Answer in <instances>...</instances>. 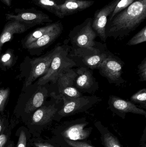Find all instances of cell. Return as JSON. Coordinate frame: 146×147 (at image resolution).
<instances>
[{"mask_svg":"<svg viewBox=\"0 0 146 147\" xmlns=\"http://www.w3.org/2000/svg\"><path fill=\"white\" fill-rule=\"evenodd\" d=\"M146 18V0H136L108 20L105 29L107 38L122 39L136 29Z\"/></svg>","mask_w":146,"mask_h":147,"instance_id":"1","label":"cell"},{"mask_svg":"<svg viewBox=\"0 0 146 147\" xmlns=\"http://www.w3.org/2000/svg\"><path fill=\"white\" fill-rule=\"evenodd\" d=\"M110 53L106 44L97 42L92 47L70 48L69 57L74 62L76 66L93 70L97 69Z\"/></svg>","mask_w":146,"mask_h":147,"instance_id":"2","label":"cell"},{"mask_svg":"<svg viewBox=\"0 0 146 147\" xmlns=\"http://www.w3.org/2000/svg\"><path fill=\"white\" fill-rule=\"evenodd\" d=\"M69 40H66L62 45L57 46V49L52 59L47 73L40 78L37 82L39 85L49 82L55 83L63 72L76 66V64L69 57L71 46L68 45Z\"/></svg>","mask_w":146,"mask_h":147,"instance_id":"3","label":"cell"},{"mask_svg":"<svg viewBox=\"0 0 146 147\" xmlns=\"http://www.w3.org/2000/svg\"><path fill=\"white\" fill-rule=\"evenodd\" d=\"M58 99L63 102V105L58 110L53 120L60 121L62 118L84 112L91 108L102 99L97 96H83L79 98H69L59 94Z\"/></svg>","mask_w":146,"mask_h":147,"instance_id":"4","label":"cell"},{"mask_svg":"<svg viewBox=\"0 0 146 147\" xmlns=\"http://www.w3.org/2000/svg\"><path fill=\"white\" fill-rule=\"evenodd\" d=\"M92 21L93 18H87L70 30L68 40L72 45L71 49L92 47L96 45L97 41L94 40L97 35L92 28Z\"/></svg>","mask_w":146,"mask_h":147,"instance_id":"5","label":"cell"},{"mask_svg":"<svg viewBox=\"0 0 146 147\" xmlns=\"http://www.w3.org/2000/svg\"><path fill=\"white\" fill-rule=\"evenodd\" d=\"M89 124L85 118L65 121L58 127L57 134L63 139L73 141L87 140L91 134L92 127L86 128Z\"/></svg>","mask_w":146,"mask_h":147,"instance_id":"6","label":"cell"},{"mask_svg":"<svg viewBox=\"0 0 146 147\" xmlns=\"http://www.w3.org/2000/svg\"><path fill=\"white\" fill-rule=\"evenodd\" d=\"M124 63L111 52L98 66L97 69L103 77L107 79L110 84L119 86L124 83L122 77Z\"/></svg>","mask_w":146,"mask_h":147,"instance_id":"7","label":"cell"},{"mask_svg":"<svg viewBox=\"0 0 146 147\" xmlns=\"http://www.w3.org/2000/svg\"><path fill=\"white\" fill-rule=\"evenodd\" d=\"M7 20L19 21L36 26L44 23H51L48 15L36 9H15L14 13L5 14Z\"/></svg>","mask_w":146,"mask_h":147,"instance_id":"8","label":"cell"},{"mask_svg":"<svg viewBox=\"0 0 146 147\" xmlns=\"http://www.w3.org/2000/svg\"><path fill=\"white\" fill-rule=\"evenodd\" d=\"M120 0H114L100 9H98L93 18L92 28L97 35L105 43L107 37L105 33L106 26L109 16L112 13Z\"/></svg>","mask_w":146,"mask_h":147,"instance_id":"9","label":"cell"},{"mask_svg":"<svg viewBox=\"0 0 146 147\" xmlns=\"http://www.w3.org/2000/svg\"><path fill=\"white\" fill-rule=\"evenodd\" d=\"M109 108L113 113L124 119L127 113H131L146 116L145 111L138 108L131 101H127L115 96H110L108 101Z\"/></svg>","mask_w":146,"mask_h":147,"instance_id":"10","label":"cell"},{"mask_svg":"<svg viewBox=\"0 0 146 147\" xmlns=\"http://www.w3.org/2000/svg\"><path fill=\"white\" fill-rule=\"evenodd\" d=\"M77 76L74 86L81 92L91 93L99 89V84L93 76L92 70L83 67H79L75 70Z\"/></svg>","mask_w":146,"mask_h":147,"instance_id":"11","label":"cell"},{"mask_svg":"<svg viewBox=\"0 0 146 147\" xmlns=\"http://www.w3.org/2000/svg\"><path fill=\"white\" fill-rule=\"evenodd\" d=\"M57 49V46L44 57L35 59L31 61V69L26 82V87L29 86L37 78L47 73Z\"/></svg>","mask_w":146,"mask_h":147,"instance_id":"12","label":"cell"},{"mask_svg":"<svg viewBox=\"0 0 146 147\" xmlns=\"http://www.w3.org/2000/svg\"><path fill=\"white\" fill-rule=\"evenodd\" d=\"M94 3V1L87 0H66L64 3L58 4L57 16L62 19L90 7Z\"/></svg>","mask_w":146,"mask_h":147,"instance_id":"13","label":"cell"},{"mask_svg":"<svg viewBox=\"0 0 146 147\" xmlns=\"http://www.w3.org/2000/svg\"><path fill=\"white\" fill-rule=\"evenodd\" d=\"M34 26L20 22L9 21L0 34V52L3 45L9 41L14 34L23 33Z\"/></svg>","mask_w":146,"mask_h":147,"instance_id":"14","label":"cell"},{"mask_svg":"<svg viewBox=\"0 0 146 147\" xmlns=\"http://www.w3.org/2000/svg\"><path fill=\"white\" fill-rule=\"evenodd\" d=\"M58 110L59 109L55 105L41 107L33 113L32 123L34 125H43L49 123L53 120Z\"/></svg>","mask_w":146,"mask_h":147,"instance_id":"15","label":"cell"},{"mask_svg":"<svg viewBox=\"0 0 146 147\" xmlns=\"http://www.w3.org/2000/svg\"><path fill=\"white\" fill-rule=\"evenodd\" d=\"M63 26L60 22L54 29L44 34L41 38L26 47L28 49H33L46 46L53 42L61 34L63 31Z\"/></svg>","mask_w":146,"mask_h":147,"instance_id":"16","label":"cell"},{"mask_svg":"<svg viewBox=\"0 0 146 147\" xmlns=\"http://www.w3.org/2000/svg\"><path fill=\"white\" fill-rule=\"evenodd\" d=\"M94 125L100 133L102 145L104 147H123L117 137L100 121L96 122Z\"/></svg>","mask_w":146,"mask_h":147,"instance_id":"17","label":"cell"},{"mask_svg":"<svg viewBox=\"0 0 146 147\" xmlns=\"http://www.w3.org/2000/svg\"><path fill=\"white\" fill-rule=\"evenodd\" d=\"M60 22H57L39 28L30 33L26 38L24 42L25 47L36 41L46 33L54 29L57 26H58Z\"/></svg>","mask_w":146,"mask_h":147,"instance_id":"18","label":"cell"},{"mask_svg":"<svg viewBox=\"0 0 146 147\" xmlns=\"http://www.w3.org/2000/svg\"><path fill=\"white\" fill-rule=\"evenodd\" d=\"M77 74L75 70L70 69L63 72L57 80L59 92L64 88L74 86Z\"/></svg>","mask_w":146,"mask_h":147,"instance_id":"19","label":"cell"},{"mask_svg":"<svg viewBox=\"0 0 146 147\" xmlns=\"http://www.w3.org/2000/svg\"><path fill=\"white\" fill-rule=\"evenodd\" d=\"M45 98L44 94L41 92H37L33 95L26 104L25 111L30 113L42 106Z\"/></svg>","mask_w":146,"mask_h":147,"instance_id":"20","label":"cell"},{"mask_svg":"<svg viewBox=\"0 0 146 147\" xmlns=\"http://www.w3.org/2000/svg\"><path fill=\"white\" fill-rule=\"evenodd\" d=\"M34 4L57 16L58 4L55 0H33Z\"/></svg>","mask_w":146,"mask_h":147,"instance_id":"21","label":"cell"},{"mask_svg":"<svg viewBox=\"0 0 146 147\" xmlns=\"http://www.w3.org/2000/svg\"><path fill=\"white\" fill-rule=\"evenodd\" d=\"M131 102L134 104H139L144 109H146V89H141L132 95Z\"/></svg>","mask_w":146,"mask_h":147,"instance_id":"22","label":"cell"},{"mask_svg":"<svg viewBox=\"0 0 146 147\" xmlns=\"http://www.w3.org/2000/svg\"><path fill=\"white\" fill-rule=\"evenodd\" d=\"M146 41V26H145L139 32L134 35L127 43L129 46L136 45Z\"/></svg>","mask_w":146,"mask_h":147,"instance_id":"23","label":"cell"},{"mask_svg":"<svg viewBox=\"0 0 146 147\" xmlns=\"http://www.w3.org/2000/svg\"><path fill=\"white\" fill-rule=\"evenodd\" d=\"M135 1L136 0H120L117 4L114 11L109 16L108 20H111L117 14L128 7Z\"/></svg>","mask_w":146,"mask_h":147,"instance_id":"24","label":"cell"},{"mask_svg":"<svg viewBox=\"0 0 146 147\" xmlns=\"http://www.w3.org/2000/svg\"><path fill=\"white\" fill-rule=\"evenodd\" d=\"M60 94L69 98H79L82 96L81 92L79 91L74 86L64 88L60 92Z\"/></svg>","mask_w":146,"mask_h":147,"instance_id":"25","label":"cell"},{"mask_svg":"<svg viewBox=\"0 0 146 147\" xmlns=\"http://www.w3.org/2000/svg\"><path fill=\"white\" fill-rule=\"evenodd\" d=\"M6 127L3 132L0 134V147H5L9 140L11 134V129Z\"/></svg>","mask_w":146,"mask_h":147,"instance_id":"26","label":"cell"},{"mask_svg":"<svg viewBox=\"0 0 146 147\" xmlns=\"http://www.w3.org/2000/svg\"><path fill=\"white\" fill-rule=\"evenodd\" d=\"M1 63L4 66L10 67L13 64V57L12 53L9 51H7L0 58Z\"/></svg>","mask_w":146,"mask_h":147,"instance_id":"27","label":"cell"},{"mask_svg":"<svg viewBox=\"0 0 146 147\" xmlns=\"http://www.w3.org/2000/svg\"><path fill=\"white\" fill-rule=\"evenodd\" d=\"M9 88L0 90V113L4 109V106L9 95Z\"/></svg>","mask_w":146,"mask_h":147,"instance_id":"28","label":"cell"},{"mask_svg":"<svg viewBox=\"0 0 146 147\" xmlns=\"http://www.w3.org/2000/svg\"><path fill=\"white\" fill-rule=\"evenodd\" d=\"M138 72L140 77V81H146V57L138 66Z\"/></svg>","mask_w":146,"mask_h":147,"instance_id":"29","label":"cell"},{"mask_svg":"<svg viewBox=\"0 0 146 147\" xmlns=\"http://www.w3.org/2000/svg\"><path fill=\"white\" fill-rule=\"evenodd\" d=\"M63 141L70 147H94L85 142L70 140L67 139H63Z\"/></svg>","mask_w":146,"mask_h":147,"instance_id":"30","label":"cell"},{"mask_svg":"<svg viewBox=\"0 0 146 147\" xmlns=\"http://www.w3.org/2000/svg\"><path fill=\"white\" fill-rule=\"evenodd\" d=\"M27 136L25 131L20 130L16 147H26Z\"/></svg>","mask_w":146,"mask_h":147,"instance_id":"31","label":"cell"},{"mask_svg":"<svg viewBox=\"0 0 146 147\" xmlns=\"http://www.w3.org/2000/svg\"><path fill=\"white\" fill-rule=\"evenodd\" d=\"M35 147H55L47 142H35L33 143Z\"/></svg>","mask_w":146,"mask_h":147,"instance_id":"32","label":"cell"},{"mask_svg":"<svg viewBox=\"0 0 146 147\" xmlns=\"http://www.w3.org/2000/svg\"><path fill=\"white\" fill-rule=\"evenodd\" d=\"M6 127H7L5 125V121L4 119L0 118V134L3 132Z\"/></svg>","mask_w":146,"mask_h":147,"instance_id":"33","label":"cell"},{"mask_svg":"<svg viewBox=\"0 0 146 147\" xmlns=\"http://www.w3.org/2000/svg\"><path fill=\"white\" fill-rule=\"evenodd\" d=\"M3 3L8 7H10L12 5V1L13 0H0Z\"/></svg>","mask_w":146,"mask_h":147,"instance_id":"34","label":"cell"},{"mask_svg":"<svg viewBox=\"0 0 146 147\" xmlns=\"http://www.w3.org/2000/svg\"><path fill=\"white\" fill-rule=\"evenodd\" d=\"M141 140V145L139 147H146V139L145 140Z\"/></svg>","mask_w":146,"mask_h":147,"instance_id":"35","label":"cell"},{"mask_svg":"<svg viewBox=\"0 0 146 147\" xmlns=\"http://www.w3.org/2000/svg\"><path fill=\"white\" fill-rule=\"evenodd\" d=\"M5 147H14V143L13 142H9L8 143V145H7Z\"/></svg>","mask_w":146,"mask_h":147,"instance_id":"36","label":"cell"}]
</instances>
